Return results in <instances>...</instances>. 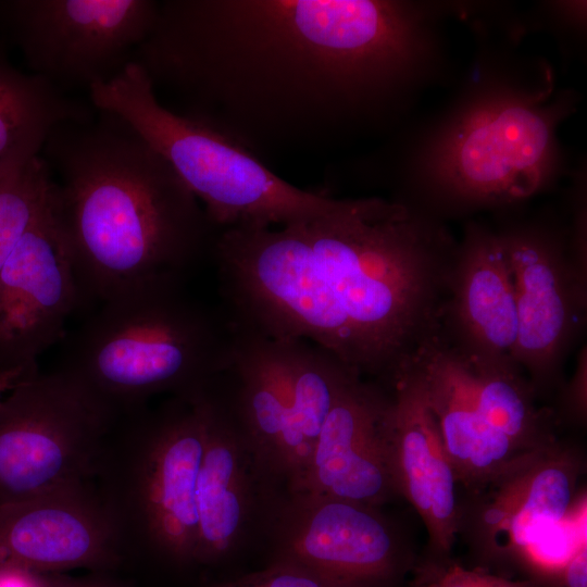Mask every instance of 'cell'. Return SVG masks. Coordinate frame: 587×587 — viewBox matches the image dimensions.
<instances>
[{"mask_svg": "<svg viewBox=\"0 0 587 587\" xmlns=\"http://www.w3.org/2000/svg\"><path fill=\"white\" fill-rule=\"evenodd\" d=\"M414 52L398 1L164 0L133 62L259 157L320 154L378 120Z\"/></svg>", "mask_w": 587, "mask_h": 587, "instance_id": "cell-1", "label": "cell"}, {"mask_svg": "<svg viewBox=\"0 0 587 587\" xmlns=\"http://www.w3.org/2000/svg\"><path fill=\"white\" fill-rule=\"evenodd\" d=\"M455 250L410 205L360 198L277 228L221 230L211 257L235 327L310 341L390 385L441 333Z\"/></svg>", "mask_w": 587, "mask_h": 587, "instance_id": "cell-2", "label": "cell"}, {"mask_svg": "<svg viewBox=\"0 0 587 587\" xmlns=\"http://www.w3.org/2000/svg\"><path fill=\"white\" fill-rule=\"evenodd\" d=\"M52 212L82 307L160 280H184L220 230L171 164L105 111L52 130L41 152Z\"/></svg>", "mask_w": 587, "mask_h": 587, "instance_id": "cell-3", "label": "cell"}, {"mask_svg": "<svg viewBox=\"0 0 587 587\" xmlns=\"http://www.w3.org/2000/svg\"><path fill=\"white\" fill-rule=\"evenodd\" d=\"M235 329L184 280H160L102 303L64 342L55 370L115 417L157 397L193 398L229 364Z\"/></svg>", "mask_w": 587, "mask_h": 587, "instance_id": "cell-4", "label": "cell"}, {"mask_svg": "<svg viewBox=\"0 0 587 587\" xmlns=\"http://www.w3.org/2000/svg\"><path fill=\"white\" fill-rule=\"evenodd\" d=\"M203 447L198 395L149 402L113 422L91 480L110 517L122 564L197 569V480Z\"/></svg>", "mask_w": 587, "mask_h": 587, "instance_id": "cell-5", "label": "cell"}, {"mask_svg": "<svg viewBox=\"0 0 587 587\" xmlns=\"http://www.w3.org/2000/svg\"><path fill=\"white\" fill-rule=\"evenodd\" d=\"M88 91L93 108L126 121L171 164L220 232L282 227L340 202L289 184L225 130L163 105L135 62Z\"/></svg>", "mask_w": 587, "mask_h": 587, "instance_id": "cell-6", "label": "cell"}, {"mask_svg": "<svg viewBox=\"0 0 587 587\" xmlns=\"http://www.w3.org/2000/svg\"><path fill=\"white\" fill-rule=\"evenodd\" d=\"M115 420L55 369L21 379L0 397V508L90 479Z\"/></svg>", "mask_w": 587, "mask_h": 587, "instance_id": "cell-7", "label": "cell"}, {"mask_svg": "<svg viewBox=\"0 0 587 587\" xmlns=\"http://www.w3.org/2000/svg\"><path fill=\"white\" fill-rule=\"evenodd\" d=\"M586 461L573 444L528 451L482 487L458 497V536L475 567L499 575L530 570L532 550L546 529L571 517Z\"/></svg>", "mask_w": 587, "mask_h": 587, "instance_id": "cell-8", "label": "cell"}, {"mask_svg": "<svg viewBox=\"0 0 587 587\" xmlns=\"http://www.w3.org/2000/svg\"><path fill=\"white\" fill-rule=\"evenodd\" d=\"M159 1L4 0L0 23L37 75L67 92L107 83L133 62Z\"/></svg>", "mask_w": 587, "mask_h": 587, "instance_id": "cell-9", "label": "cell"}, {"mask_svg": "<svg viewBox=\"0 0 587 587\" xmlns=\"http://www.w3.org/2000/svg\"><path fill=\"white\" fill-rule=\"evenodd\" d=\"M266 564L402 587L419 555L380 508L309 491H283L266 519Z\"/></svg>", "mask_w": 587, "mask_h": 587, "instance_id": "cell-10", "label": "cell"}, {"mask_svg": "<svg viewBox=\"0 0 587 587\" xmlns=\"http://www.w3.org/2000/svg\"><path fill=\"white\" fill-rule=\"evenodd\" d=\"M554 118L529 100L501 97L466 112L440 141L435 180L467 204H501L534 195L554 154Z\"/></svg>", "mask_w": 587, "mask_h": 587, "instance_id": "cell-11", "label": "cell"}, {"mask_svg": "<svg viewBox=\"0 0 587 587\" xmlns=\"http://www.w3.org/2000/svg\"><path fill=\"white\" fill-rule=\"evenodd\" d=\"M204 447L197 480V569L229 563L257 538L284 491L214 382L198 395Z\"/></svg>", "mask_w": 587, "mask_h": 587, "instance_id": "cell-12", "label": "cell"}, {"mask_svg": "<svg viewBox=\"0 0 587 587\" xmlns=\"http://www.w3.org/2000/svg\"><path fill=\"white\" fill-rule=\"evenodd\" d=\"M513 275L517 337L512 352L537 397L561 385L562 365L585 320L586 276L547 233H500Z\"/></svg>", "mask_w": 587, "mask_h": 587, "instance_id": "cell-13", "label": "cell"}, {"mask_svg": "<svg viewBox=\"0 0 587 587\" xmlns=\"http://www.w3.org/2000/svg\"><path fill=\"white\" fill-rule=\"evenodd\" d=\"M82 308L72 261L52 212L28 228L0 272V372L38 369Z\"/></svg>", "mask_w": 587, "mask_h": 587, "instance_id": "cell-14", "label": "cell"}, {"mask_svg": "<svg viewBox=\"0 0 587 587\" xmlns=\"http://www.w3.org/2000/svg\"><path fill=\"white\" fill-rule=\"evenodd\" d=\"M121 565L91 478L0 508V573H109Z\"/></svg>", "mask_w": 587, "mask_h": 587, "instance_id": "cell-15", "label": "cell"}, {"mask_svg": "<svg viewBox=\"0 0 587 587\" xmlns=\"http://www.w3.org/2000/svg\"><path fill=\"white\" fill-rule=\"evenodd\" d=\"M390 387L395 479L399 497L414 508L427 532L425 550L412 572L424 578L453 560L458 484L415 365L400 372Z\"/></svg>", "mask_w": 587, "mask_h": 587, "instance_id": "cell-16", "label": "cell"}, {"mask_svg": "<svg viewBox=\"0 0 587 587\" xmlns=\"http://www.w3.org/2000/svg\"><path fill=\"white\" fill-rule=\"evenodd\" d=\"M390 394L355 379L328 413L295 491L382 508L399 497L390 428Z\"/></svg>", "mask_w": 587, "mask_h": 587, "instance_id": "cell-17", "label": "cell"}, {"mask_svg": "<svg viewBox=\"0 0 587 587\" xmlns=\"http://www.w3.org/2000/svg\"><path fill=\"white\" fill-rule=\"evenodd\" d=\"M441 335L464 355H512L517 311L500 233L471 228L455 250Z\"/></svg>", "mask_w": 587, "mask_h": 587, "instance_id": "cell-18", "label": "cell"}, {"mask_svg": "<svg viewBox=\"0 0 587 587\" xmlns=\"http://www.w3.org/2000/svg\"><path fill=\"white\" fill-rule=\"evenodd\" d=\"M413 364L421 374L457 484L475 490L528 451L515 446L479 411L462 354L440 334Z\"/></svg>", "mask_w": 587, "mask_h": 587, "instance_id": "cell-19", "label": "cell"}, {"mask_svg": "<svg viewBox=\"0 0 587 587\" xmlns=\"http://www.w3.org/2000/svg\"><path fill=\"white\" fill-rule=\"evenodd\" d=\"M272 340L289 404L285 490L295 491L305 474L328 413L345 390L361 376L310 341Z\"/></svg>", "mask_w": 587, "mask_h": 587, "instance_id": "cell-20", "label": "cell"}, {"mask_svg": "<svg viewBox=\"0 0 587 587\" xmlns=\"http://www.w3.org/2000/svg\"><path fill=\"white\" fill-rule=\"evenodd\" d=\"M92 117L85 103L37 75L18 71L0 51V180L40 157L59 125Z\"/></svg>", "mask_w": 587, "mask_h": 587, "instance_id": "cell-21", "label": "cell"}, {"mask_svg": "<svg viewBox=\"0 0 587 587\" xmlns=\"http://www.w3.org/2000/svg\"><path fill=\"white\" fill-rule=\"evenodd\" d=\"M462 357L477 407L490 425L524 451L558 440L554 414L539 409L538 397L526 373L512 355Z\"/></svg>", "mask_w": 587, "mask_h": 587, "instance_id": "cell-22", "label": "cell"}, {"mask_svg": "<svg viewBox=\"0 0 587 587\" xmlns=\"http://www.w3.org/2000/svg\"><path fill=\"white\" fill-rule=\"evenodd\" d=\"M52 187L51 171L41 155L0 180V272L49 205Z\"/></svg>", "mask_w": 587, "mask_h": 587, "instance_id": "cell-23", "label": "cell"}, {"mask_svg": "<svg viewBox=\"0 0 587 587\" xmlns=\"http://www.w3.org/2000/svg\"><path fill=\"white\" fill-rule=\"evenodd\" d=\"M205 587H383L376 584L336 578L314 571L288 565L266 564L240 576L214 582Z\"/></svg>", "mask_w": 587, "mask_h": 587, "instance_id": "cell-24", "label": "cell"}, {"mask_svg": "<svg viewBox=\"0 0 587 587\" xmlns=\"http://www.w3.org/2000/svg\"><path fill=\"white\" fill-rule=\"evenodd\" d=\"M422 587H551L536 578L512 579L484 569H465L452 560Z\"/></svg>", "mask_w": 587, "mask_h": 587, "instance_id": "cell-25", "label": "cell"}, {"mask_svg": "<svg viewBox=\"0 0 587 587\" xmlns=\"http://www.w3.org/2000/svg\"><path fill=\"white\" fill-rule=\"evenodd\" d=\"M587 411V352L584 346L577 357L575 372L561 389L560 412L563 419L584 425Z\"/></svg>", "mask_w": 587, "mask_h": 587, "instance_id": "cell-26", "label": "cell"}, {"mask_svg": "<svg viewBox=\"0 0 587 587\" xmlns=\"http://www.w3.org/2000/svg\"><path fill=\"white\" fill-rule=\"evenodd\" d=\"M553 587H587V544L582 541L563 564Z\"/></svg>", "mask_w": 587, "mask_h": 587, "instance_id": "cell-27", "label": "cell"}, {"mask_svg": "<svg viewBox=\"0 0 587 587\" xmlns=\"http://www.w3.org/2000/svg\"><path fill=\"white\" fill-rule=\"evenodd\" d=\"M35 587H132L105 575L93 573L84 577H66L60 573L40 574Z\"/></svg>", "mask_w": 587, "mask_h": 587, "instance_id": "cell-28", "label": "cell"}, {"mask_svg": "<svg viewBox=\"0 0 587 587\" xmlns=\"http://www.w3.org/2000/svg\"><path fill=\"white\" fill-rule=\"evenodd\" d=\"M38 369L26 370L16 369L11 371L0 372V397L4 395L9 389L15 386L21 379L37 371Z\"/></svg>", "mask_w": 587, "mask_h": 587, "instance_id": "cell-29", "label": "cell"}]
</instances>
